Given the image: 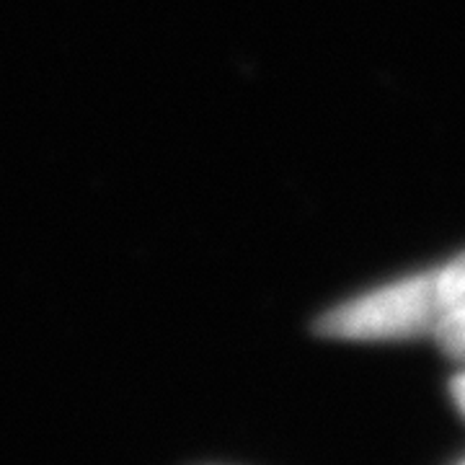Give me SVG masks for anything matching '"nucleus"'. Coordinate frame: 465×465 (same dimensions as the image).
<instances>
[{"label": "nucleus", "instance_id": "nucleus-1", "mask_svg": "<svg viewBox=\"0 0 465 465\" xmlns=\"http://www.w3.org/2000/svg\"><path fill=\"white\" fill-rule=\"evenodd\" d=\"M442 316L434 272L411 274L318 316L316 333L347 341H396L434 331Z\"/></svg>", "mask_w": 465, "mask_h": 465}, {"label": "nucleus", "instance_id": "nucleus-2", "mask_svg": "<svg viewBox=\"0 0 465 465\" xmlns=\"http://www.w3.org/2000/svg\"><path fill=\"white\" fill-rule=\"evenodd\" d=\"M434 287L442 313L465 311V253L434 272Z\"/></svg>", "mask_w": 465, "mask_h": 465}, {"label": "nucleus", "instance_id": "nucleus-3", "mask_svg": "<svg viewBox=\"0 0 465 465\" xmlns=\"http://www.w3.org/2000/svg\"><path fill=\"white\" fill-rule=\"evenodd\" d=\"M432 336L448 357L465 362V311L442 313Z\"/></svg>", "mask_w": 465, "mask_h": 465}, {"label": "nucleus", "instance_id": "nucleus-4", "mask_svg": "<svg viewBox=\"0 0 465 465\" xmlns=\"http://www.w3.org/2000/svg\"><path fill=\"white\" fill-rule=\"evenodd\" d=\"M452 399H455V403H458V409L465 414V372H460L455 381H452Z\"/></svg>", "mask_w": 465, "mask_h": 465}]
</instances>
